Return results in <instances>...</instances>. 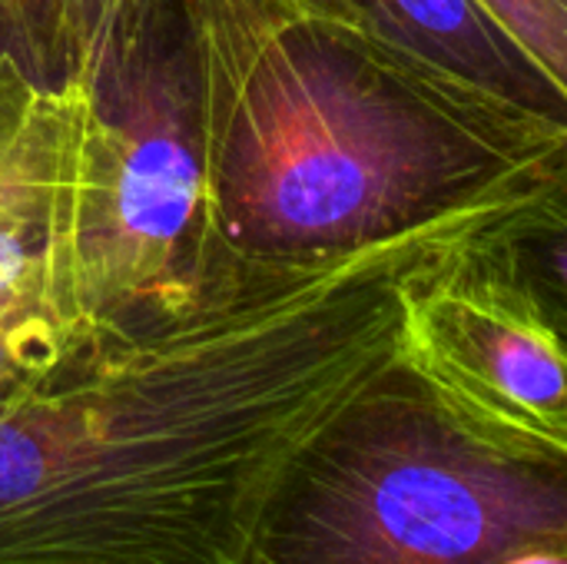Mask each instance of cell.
<instances>
[{
	"mask_svg": "<svg viewBox=\"0 0 567 564\" xmlns=\"http://www.w3.org/2000/svg\"><path fill=\"white\" fill-rule=\"evenodd\" d=\"M495 239L429 229L90 336L0 402V564H249L296 452L399 356L402 286Z\"/></svg>",
	"mask_w": 567,
	"mask_h": 564,
	"instance_id": "cell-1",
	"label": "cell"
},
{
	"mask_svg": "<svg viewBox=\"0 0 567 564\" xmlns=\"http://www.w3.org/2000/svg\"><path fill=\"white\" fill-rule=\"evenodd\" d=\"M186 40L226 279L429 229L565 233L567 120L329 0H169Z\"/></svg>",
	"mask_w": 567,
	"mask_h": 564,
	"instance_id": "cell-2",
	"label": "cell"
},
{
	"mask_svg": "<svg viewBox=\"0 0 567 564\" xmlns=\"http://www.w3.org/2000/svg\"><path fill=\"white\" fill-rule=\"evenodd\" d=\"M567 545V452L455 412L399 356L289 462L249 564H495Z\"/></svg>",
	"mask_w": 567,
	"mask_h": 564,
	"instance_id": "cell-3",
	"label": "cell"
},
{
	"mask_svg": "<svg viewBox=\"0 0 567 564\" xmlns=\"http://www.w3.org/2000/svg\"><path fill=\"white\" fill-rule=\"evenodd\" d=\"M90 96L76 236L83 326L93 336L146 329L246 283L216 263L193 66L169 0L146 7Z\"/></svg>",
	"mask_w": 567,
	"mask_h": 564,
	"instance_id": "cell-4",
	"label": "cell"
},
{
	"mask_svg": "<svg viewBox=\"0 0 567 564\" xmlns=\"http://www.w3.org/2000/svg\"><path fill=\"white\" fill-rule=\"evenodd\" d=\"M528 243L468 246L419 269L402 286L399 359L475 425L567 452L565 336L518 273Z\"/></svg>",
	"mask_w": 567,
	"mask_h": 564,
	"instance_id": "cell-5",
	"label": "cell"
},
{
	"mask_svg": "<svg viewBox=\"0 0 567 564\" xmlns=\"http://www.w3.org/2000/svg\"><path fill=\"white\" fill-rule=\"evenodd\" d=\"M93 96L37 83L0 57V326L73 349L80 316L76 236Z\"/></svg>",
	"mask_w": 567,
	"mask_h": 564,
	"instance_id": "cell-6",
	"label": "cell"
},
{
	"mask_svg": "<svg viewBox=\"0 0 567 564\" xmlns=\"http://www.w3.org/2000/svg\"><path fill=\"white\" fill-rule=\"evenodd\" d=\"M395 43L505 93L555 120H567V83L555 80L482 0H329Z\"/></svg>",
	"mask_w": 567,
	"mask_h": 564,
	"instance_id": "cell-7",
	"label": "cell"
},
{
	"mask_svg": "<svg viewBox=\"0 0 567 564\" xmlns=\"http://www.w3.org/2000/svg\"><path fill=\"white\" fill-rule=\"evenodd\" d=\"M153 0H47L50 13V83L90 90L106 57L123 43Z\"/></svg>",
	"mask_w": 567,
	"mask_h": 564,
	"instance_id": "cell-8",
	"label": "cell"
},
{
	"mask_svg": "<svg viewBox=\"0 0 567 564\" xmlns=\"http://www.w3.org/2000/svg\"><path fill=\"white\" fill-rule=\"evenodd\" d=\"M482 3L555 80L567 83V0H482Z\"/></svg>",
	"mask_w": 567,
	"mask_h": 564,
	"instance_id": "cell-9",
	"label": "cell"
},
{
	"mask_svg": "<svg viewBox=\"0 0 567 564\" xmlns=\"http://www.w3.org/2000/svg\"><path fill=\"white\" fill-rule=\"evenodd\" d=\"M47 43H50L47 0H0V57H10L30 80L50 83Z\"/></svg>",
	"mask_w": 567,
	"mask_h": 564,
	"instance_id": "cell-10",
	"label": "cell"
},
{
	"mask_svg": "<svg viewBox=\"0 0 567 564\" xmlns=\"http://www.w3.org/2000/svg\"><path fill=\"white\" fill-rule=\"evenodd\" d=\"M73 349H60L53 342L20 336V332L0 326V402L43 382Z\"/></svg>",
	"mask_w": 567,
	"mask_h": 564,
	"instance_id": "cell-11",
	"label": "cell"
}]
</instances>
